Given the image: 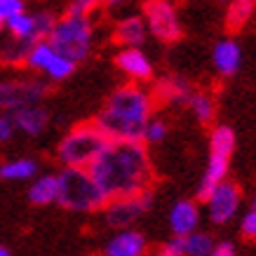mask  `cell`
<instances>
[{
	"label": "cell",
	"mask_w": 256,
	"mask_h": 256,
	"mask_svg": "<svg viewBox=\"0 0 256 256\" xmlns=\"http://www.w3.org/2000/svg\"><path fill=\"white\" fill-rule=\"evenodd\" d=\"M87 172L106 202L148 193L153 186V162L144 141H108Z\"/></svg>",
	"instance_id": "obj_1"
},
{
	"label": "cell",
	"mask_w": 256,
	"mask_h": 256,
	"mask_svg": "<svg viewBox=\"0 0 256 256\" xmlns=\"http://www.w3.org/2000/svg\"><path fill=\"white\" fill-rule=\"evenodd\" d=\"M153 108L156 101L146 87L124 82L110 92L94 124L108 141H141L148 120L153 118Z\"/></svg>",
	"instance_id": "obj_2"
},
{
	"label": "cell",
	"mask_w": 256,
	"mask_h": 256,
	"mask_svg": "<svg viewBox=\"0 0 256 256\" xmlns=\"http://www.w3.org/2000/svg\"><path fill=\"white\" fill-rule=\"evenodd\" d=\"M108 139L101 134L94 122H80L62 136L56 146V158L66 170H90V164L99 158Z\"/></svg>",
	"instance_id": "obj_3"
},
{
	"label": "cell",
	"mask_w": 256,
	"mask_h": 256,
	"mask_svg": "<svg viewBox=\"0 0 256 256\" xmlns=\"http://www.w3.org/2000/svg\"><path fill=\"white\" fill-rule=\"evenodd\" d=\"M47 42L59 54L70 59L73 64L85 62L94 45V24L90 16L64 14L54 22V28L47 36Z\"/></svg>",
	"instance_id": "obj_4"
},
{
	"label": "cell",
	"mask_w": 256,
	"mask_h": 256,
	"mask_svg": "<svg viewBox=\"0 0 256 256\" xmlns=\"http://www.w3.org/2000/svg\"><path fill=\"white\" fill-rule=\"evenodd\" d=\"M56 176H59V200H56L59 207L68 212H78V214L104 210L106 198L101 195L92 174L87 170H66L64 167Z\"/></svg>",
	"instance_id": "obj_5"
},
{
	"label": "cell",
	"mask_w": 256,
	"mask_h": 256,
	"mask_svg": "<svg viewBox=\"0 0 256 256\" xmlns=\"http://www.w3.org/2000/svg\"><path fill=\"white\" fill-rule=\"evenodd\" d=\"M235 150V132L228 124H216L210 134V158H207V167L200 178L198 186V200L204 202V198L214 190V188L228 178V167H230V158Z\"/></svg>",
	"instance_id": "obj_6"
},
{
	"label": "cell",
	"mask_w": 256,
	"mask_h": 256,
	"mask_svg": "<svg viewBox=\"0 0 256 256\" xmlns=\"http://www.w3.org/2000/svg\"><path fill=\"white\" fill-rule=\"evenodd\" d=\"M24 64H26L31 70L45 76L47 80H52V82H64V80H68L70 76L76 73V66H78V64L70 62V59H66L64 54H59L47 40L33 42V45L28 47V52H26Z\"/></svg>",
	"instance_id": "obj_7"
},
{
	"label": "cell",
	"mask_w": 256,
	"mask_h": 256,
	"mask_svg": "<svg viewBox=\"0 0 256 256\" xmlns=\"http://www.w3.org/2000/svg\"><path fill=\"white\" fill-rule=\"evenodd\" d=\"M47 96V82L38 78H5L0 80V110L14 113L24 106H33Z\"/></svg>",
	"instance_id": "obj_8"
},
{
	"label": "cell",
	"mask_w": 256,
	"mask_h": 256,
	"mask_svg": "<svg viewBox=\"0 0 256 256\" xmlns=\"http://www.w3.org/2000/svg\"><path fill=\"white\" fill-rule=\"evenodd\" d=\"M141 19L146 24L148 33H153V38H158L160 42H176L184 33L178 12L172 0H146Z\"/></svg>",
	"instance_id": "obj_9"
},
{
	"label": "cell",
	"mask_w": 256,
	"mask_h": 256,
	"mask_svg": "<svg viewBox=\"0 0 256 256\" xmlns=\"http://www.w3.org/2000/svg\"><path fill=\"white\" fill-rule=\"evenodd\" d=\"M56 16L50 14V12H19L12 19L2 24L5 31L14 38V42H22V45H33V42H40V40H47L50 31L54 28Z\"/></svg>",
	"instance_id": "obj_10"
},
{
	"label": "cell",
	"mask_w": 256,
	"mask_h": 256,
	"mask_svg": "<svg viewBox=\"0 0 256 256\" xmlns=\"http://www.w3.org/2000/svg\"><path fill=\"white\" fill-rule=\"evenodd\" d=\"M150 204H153V193L150 190L141 195H132V198L108 200L104 204V221H106V226L116 228V230L134 228V224L148 214Z\"/></svg>",
	"instance_id": "obj_11"
},
{
	"label": "cell",
	"mask_w": 256,
	"mask_h": 256,
	"mask_svg": "<svg viewBox=\"0 0 256 256\" xmlns=\"http://www.w3.org/2000/svg\"><path fill=\"white\" fill-rule=\"evenodd\" d=\"M204 204H207V214H210L212 224H216V226L230 224V221L238 216L240 204H242L240 186L226 178V181H221V184L204 198Z\"/></svg>",
	"instance_id": "obj_12"
},
{
	"label": "cell",
	"mask_w": 256,
	"mask_h": 256,
	"mask_svg": "<svg viewBox=\"0 0 256 256\" xmlns=\"http://www.w3.org/2000/svg\"><path fill=\"white\" fill-rule=\"evenodd\" d=\"M116 66L130 82L144 85L153 78V62L144 50H120L116 54Z\"/></svg>",
	"instance_id": "obj_13"
},
{
	"label": "cell",
	"mask_w": 256,
	"mask_h": 256,
	"mask_svg": "<svg viewBox=\"0 0 256 256\" xmlns=\"http://www.w3.org/2000/svg\"><path fill=\"white\" fill-rule=\"evenodd\" d=\"M170 228L174 238H186L200 230V204L188 198L176 200L170 207Z\"/></svg>",
	"instance_id": "obj_14"
},
{
	"label": "cell",
	"mask_w": 256,
	"mask_h": 256,
	"mask_svg": "<svg viewBox=\"0 0 256 256\" xmlns=\"http://www.w3.org/2000/svg\"><path fill=\"white\" fill-rule=\"evenodd\" d=\"M148 240L146 235L136 228H122L108 238L104 256H146Z\"/></svg>",
	"instance_id": "obj_15"
},
{
	"label": "cell",
	"mask_w": 256,
	"mask_h": 256,
	"mask_svg": "<svg viewBox=\"0 0 256 256\" xmlns=\"http://www.w3.org/2000/svg\"><path fill=\"white\" fill-rule=\"evenodd\" d=\"M14 132H22L26 136H40L50 124V113L42 104H33V106H24V108L10 113Z\"/></svg>",
	"instance_id": "obj_16"
},
{
	"label": "cell",
	"mask_w": 256,
	"mask_h": 256,
	"mask_svg": "<svg viewBox=\"0 0 256 256\" xmlns=\"http://www.w3.org/2000/svg\"><path fill=\"white\" fill-rule=\"evenodd\" d=\"M214 238L204 230H195V233L186 235V238H172L170 242H164L162 249L172 252L176 256H210L214 249Z\"/></svg>",
	"instance_id": "obj_17"
},
{
	"label": "cell",
	"mask_w": 256,
	"mask_h": 256,
	"mask_svg": "<svg viewBox=\"0 0 256 256\" xmlns=\"http://www.w3.org/2000/svg\"><path fill=\"white\" fill-rule=\"evenodd\" d=\"M193 85L181 76H164L162 80L156 82L153 90V101H164V104H174V106H186L190 94H193Z\"/></svg>",
	"instance_id": "obj_18"
},
{
	"label": "cell",
	"mask_w": 256,
	"mask_h": 256,
	"mask_svg": "<svg viewBox=\"0 0 256 256\" xmlns=\"http://www.w3.org/2000/svg\"><path fill=\"white\" fill-rule=\"evenodd\" d=\"M113 38L122 50H141L148 38V28L141 16H124L116 24Z\"/></svg>",
	"instance_id": "obj_19"
},
{
	"label": "cell",
	"mask_w": 256,
	"mask_h": 256,
	"mask_svg": "<svg viewBox=\"0 0 256 256\" xmlns=\"http://www.w3.org/2000/svg\"><path fill=\"white\" fill-rule=\"evenodd\" d=\"M212 62H214V68H216L221 76H235V73L240 70V64H242L240 45L230 38L216 42V45H214V52H212Z\"/></svg>",
	"instance_id": "obj_20"
},
{
	"label": "cell",
	"mask_w": 256,
	"mask_h": 256,
	"mask_svg": "<svg viewBox=\"0 0 256 256\" xmlns=\"http://www.w3.org/2000/svg\"><path fill=\"white\" fill-rule=\"evenodd\" d=\"M28 200L36 207L56 204V200H59V176L56 174L36 176L31 181V186H28Z\"/></svg>",
	"instance_id": "obj_21"
},
{
	"label": "cell",
	"mask_w": 256,
	"mask_h": 256,
	"mask_svg": "<svg viewBox=\"0 0 256 256\" xmlns=\"http://www.w3.org/2000/svg\"><path fill=\"white\" fill-rule=\"evenodd\" d=\"M38 176V162L33 158H12L0 164V178L16 184V181H33Z\"/></svg>",
	"instance_id": "obj_22"
},
{
	"label": "cell",
	"mask_w": 256,
	"mask_h": 256,
	"mask_svg": "<svg viewBox=\"0 0 256 256\" xmlns=\"http://www.w3.org/2000/svg\"><path fill=\"white\" fill-rule=\"evenodd\" d=\"M190 113L195 116V120L200 124H212L214 122V118H216V104H214V96L210 92H200V90H195L190 94V99L186 104Z\"/></svg>",
	"instance_id": "obj_23"
},
{
	"label": "cell",
	"mask_w": 256,
	"mask_h": 256,
	"mask_svg": "<svg viewBox=\"0 0 256 256\" xmlns=\"http://www.w3.org/2000/svg\"><path fill=\"white\" fill-rule=\"evenodd\" d=\"M256 10V0H230L228 12H226V26L230 31H240L242 26L252 19Z\"/></svg>",
	"instance_id": "obj_24"
},
{
	"label": "cell",
	"mask_w": 256,
	"mask_h": 256,
	"mask_svg": "<svg viewBox=\"0 0 256 256\" xmlns=\"http://www.w3.org/2000/svg\"><path fill=\"white\" fill-rule=\"evenodd\" d=\"M167 134H170V127L164 122L162 118H150L146 124V130H144V136L141 141L146 144V146H156V144H162L167 139Z\"/></svg>",
	"instance_id": "obj_25"
},
{
	"label": "cell",
	"mask_w": 256,
	"mask_h": 256,
	"mask_svg": "<svg viewBox=\"0 0 256 256\" xmlns=\"http://www.w3.org/2000/svg\"><path fill=\"white\" fill-rule=\"evenodd\" d=\"M28 47H31V45H22V42H14L12 47L2 50V54H0V62L8 64V66H19V64H24V59H26V52H28Z\"/></svg>",
	"instance_id": "obj_26"
},
{
	"label": "cell",
	"mask_w": 256,
	"mask_h": 256,
	"mask_svg": "<svg viewBox=\"0 0 256 256\" xmlns=\"http://www.w3.org/2000/svg\"><path fill=\"white\" fill-rule=\"evenodd\" d=\"M106 0H73L68 5V12L66 14H73V16H90L96 8H101Z\"/></svg>",
	"instance_id": "obj_27"
},
{
	"label": "cell",
	"mask_w": 256,
	"mask_h": 256,
	"mask_svg": "<svg viewBox=\"0 0 256 256\" xmlns=\"http://www.w3.org/2000/svg\"><path fill=\"white\" fill-rule=\"evenodd\" d=\"M19 12H24V0H0V26Z\"/></svg>",
	"instance_id": "obj_28"
},
{
	"label": "cell",
	"mask_w": 256,
	"mask_h": 256,
	"mask_svg": "<svg viewBox=\"0 0 256 256\" xmlns=\"http://www.w3.org/2000/svg\"><path fill=\"white\" fill-rule=\"evenodd\" d=\"M240 230H242V235H244L247 240L256 242V212L249 210L247 214L242 216V221H240Z\"/></svg>",
	"instance_id": "obj_29"
},
{
	"label": "cell",
	"mask_w": 256,
	"mask_h": 256,
	"mask_svg": "<svg viewBox=\"0 0 256 256\" xmlns=\"http://www.w3.org/2000/svg\"><path fill=\"white\" fill-rule=\"evenodd\" d=\"M14 136V124H12V118L10 113H2L0 110V144H5Z\"/></svg>",
	"instance_id": "obj_30"
},
{
	"label": "cell",
	"mask_w": 256,
	"mask_h": 256,
	"mask_svg": "<svg viewBox=\"0 0 256 256\" xmlns=\"http://www.w3.org/2000/svg\"><path fill=\"white\" fill-rule=\"evenodd\" d=\"M210 256H238V249L233 242H216Z\"/></svg>",
	"instance_id": "obj_31"
},
{
	"label": "cell",
	"mask_w": 256,
	"mask_h": 256,
	"mask_svg": "<svg viewBox=\"0 0 256 256\" xmlns=\"http://www.w3.org/2000/svg\"><path fill=\"white\" fill-rule=\"evenodd\" d=\"M122 2H127V0H106L104 5H106V8H120Z\"/></svg>",
	"instance_id": "obj_32"
},
{
	"label": "cell",
	"mask_w": 256,
	"mask_h": 256,
	"mask_svg": "<svg viewBox=\"0 0 256 256\" xmlns=\"http://www.w3.org/2000/svg\"><path fill=\"white\" fill-rule=\"evenodd\" d=\"M0 256H12V252H10L5 244H0Z\"/></svg>",
	"instance_id": "obj_33"
},
{
	"label": "cell",
	"mask_w": 256,
	"mask_h": 256,
	"mask_svg": "<svg viewBox=\"0 0 256 256\" xmlns=\"http://www.w3.org/2000/svg\"><path fill=\"white\" fill-rule=\"evenodd\" d=\"M156 256H176V254H172V252H167V249H162V247H160V252H158Z\"/></svg>",
	"instance_id": "obj_34"
},
{
	"label": "cell",
	"mask_w": 256,
	"mask_h": 256,
	"mask_svg": "<svg viewBox=\"0 0 256 256\" xmlns=\"http://www.w3.org/2000/svg\"><path fill=\"white\" fill-rule=\"evenodd\" d=\"M252 212H256V195L252 198Z\"/></svg>",
	"instance_id": "obj_35"
},
{
	"label": "cell",
	"mask_w": 256,
	"mask_h": 256,
	"mask_svg": "<svg viewBox=\"0 0 256 256\" xmlns=\"http://www.w3.org/2000/svg\"><path fill=\"white\" fill-rule=\"evenodd\" d=\"M0 28H2V26H0Z\"/></svg>",
	"instance_id": "obj_36"
}]
</instances>
